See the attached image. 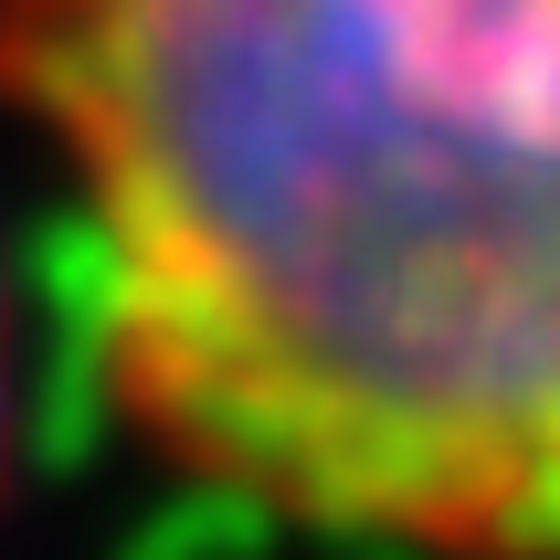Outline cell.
Masks as SVG:
<instances>
[{"label": "cell", "mask_w": 560, "mask_h": 560, "mask_svg": "<svg viewBox=\"0 0 560 560\" xmlns=\"http://www.w3.org/2000/svg\"><path fill=\"white\" fill-rule=\"evenodd\" d=\"M117 434L360 560H560V0H0Z\"/></svg>", "instance_id": "6da1fadb"}, {"label": "cell", "mask_w": 560, "mask_h": 560, "mask_svg": "<svg viewBox=\"0 0 560 560\" xmlns=\"http://www.w3.org/2000/svg\"><path fill=\"white\" fill-rule=\"evenodd\" d=\"M0 498H11V296H0Z\"/></svg>", "instance_id": "7a4b0ae2"}]
</instances>
